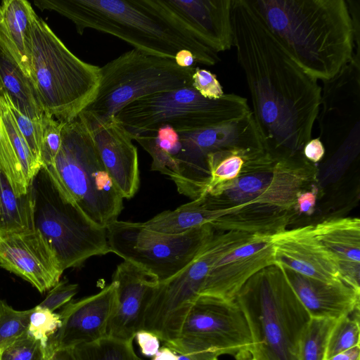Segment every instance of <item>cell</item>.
<instances>
[{"mask_svg":"<svg viewBox=\"0 0 360 360\" xmlns=\"http://www.w3.org/2000/svg\"><path fill=\"white\" fill-rule=\"evenodd\" d=\"M231 23L233 46L267 150L302 153L319 113L321 86L295 62L251 0H232Z\"/></svg>","mask_w":360,"mask_h":360,"instance_id":"cell-1","label":"cell"},{"mask_svg":"<svg viewBox=\"0 0 360 360\" xmlns=\"http://www.w3.org/2000/svg\"><path fill=\"white\" fill-rule=\"evenodd\" d=\"M295 62L313 78L333 79L354 52L345 0H251Z\"/></svg>","mask_w":360,"mask_h":360,"instance_id":"cell-2","label":"cell"},{"mask_svg":"<svg viewBox=\"0 0 360 360\" xmlns=\"http://www.w3.org/2000/svg\"><path fill=\"white\" fill-rule=\"evenodd\" d=\"M34 4L70 20L81 35L91 28L117 37L147 55L174 59L179 51L187 49L202 65L220 61L218 53L184 37L134 0H35Z\"/></svg>","mask_w":360,"mask_h":360,"instance_id":"cell-3","label":"cell"},{"mask_svg":"<svg viewBox=\"0 0 360 360\" xmlns=\"http://www.w3.org/2000/svg\"><path fill=\"white\" fill-rule=\"evenodd\" d=\"M235 301L250 333L255 360H298L299 342L311 316L281 266H268L250 277Z\"/></svg>","mask_w":360,"mask_h":360,"instance_id":"cell-4","label":"cell"},{"mask_svg":"<svg viewBox=\"0 0 360 360\" xmlns=\"http://www.w3.org/2000/svg\"><path fill=\"white\" fill-rule=\"evenodd\" d=\"M30 78L45 114L66 123L94 99L100 67L73 54L36 13L29 48Z\"/></svg>","mask_w":360,"mask_h":360,"instance_id":"cell-5","label":"cell"},{"mask_svg":"<svg viewBox=\"0 0 360 360\" xmlns=\"http://www.w3.org/2000/svg\"><path fill=\"white\" fill-rule=\"evenodd\" d=\"M44 169L92 223L106 229L117 219L123 198L103 165L89 126L79 115L64 123L60 149L53 164Z\"/></svg>","mask_w":360,"mask_h":360,"instance_id":"cell-6","label":"cell"},{"mask_svg":"<svg viewBox=\"0 0 360 360\" xmlns=\"http://www.w3.org/2000/svg\"><path fill=\"white\" fill-rule=\"evenodd\" d=\"M32 225L44 238L63 271L111 252L105 229L92 223L41 168L30 186Z\"/></svg>","mask_w":360,"mask_h":360,"instance_id":"cell-7","label":"cell"},{"mask_svg":"<svg viewBox=\"0 0 360 360\" xmlns=\"http://www.w3.org/2000/svg\"><path fill=\"white\" fill-rule=\"evenodd\" d=\"M195 68L133 49L100 67L96 94L79 115L88 121L105 122L136 99L191 86Z\"/></svg>","mask_w":360,"mask_h":360,"instance_id":"cell-8","label":"cell"},{"mask_svg":"<svg viewBox=\"0 0 360 360\" xmlns=\"http://www.w3.org/2000/svg\"><path fill=\"white\" fill-rule=\"evenodd\" d=\"M252 112L247 99L224 94L219 99L202 97L191 86L159 92L130 103L115 118L133 138L169 125L177 132L238 120Z\"/></svg>","mask_w":360,"mask_h":360,"instance_id":"cell-9","label":"cell"},{"mask_svg":"<svg viewBox=\"0 0 360 360\" xmlns=\"http://www.w3.org/2000/svg\"><path fill=\"white\" fill-rule=\"evenodd\" d=\"M319 169L302 153L278 155L266 151L248 163L221 193L205 196L207 207L224 209L262 204L294 209L297 195L315 186Z\"/></svg>","mask_w":360,"mask_h":360,"instance_id":"cell-10","label":"cell"},{"mask_svg":"<svg viewBox=\"0 0 360 360\" xmlns=\"http://www.w3.org/2000/svg\"><path fill=\"white\" fill-rule=\"evenodd\" d=\"M106 231L111 252L146 270L159 283L186 266L215 233L210 224L170 234L147 229L141 222L118 219Z\"/></svg>","mask_w":360,"mask_h":360,"instance_id":"cell-11","label":"cell"},{"mask_svg":"<svg viewBox=\"0 0 360 360\" xmlns=\"http://www.w3.org/2000/svg\"><path fill=\"white\" fill-rule=\"evenodd\" d=\"M176 354L212 352L249 360L252 340L237 302L199 295L188 311L177 338L164 344Z\"/></svg>","mask_w":360,"mask_h":360,"instance_id":"cell-12","label":"cell"},{"mask_svg":"<svg viewBox=\"0 0 360 360\" xmlns=\"http://www.w3.org/2000/svg\"><path fill=\"white\" fill-rule=\"evenodd\" d=\"M233 247L230 236L215 233L186 266L159 283L147 307L143 330L155 334L164 344L174 340L209 271Z\"/></svg>","mask_w":360,"mask_h":360,"instance_id":"cell-13","label":"cell"},{"mask_svg":"<svg viewBox=\"0 0 360 360\" xmlns=\"http://www.w3.org/2000/svg\"><path fill=\"white\" fill-rule=\"evenodd\" d=\"M178 134L179 175L174 184L179 193L192 200L205 195L210 179L208 155L235 147L266 148L252 112L233 122Z\"/></svg>","mask_w":360,"mask_h":360,"instance_id":"cell-14","label":"cell"},{"mask_svg":"<svg viewBox=\"0 0 360 360\" xmlns=\"http://www.w3.org/2000/svg\"><path fill=\"white\" fill-rule=\"evenodd\" d=\"M184 37L217 53L233 46L232 0H134Z\"/></svg>","mask_w":360,"mask_h":360,"instance_id":"cell-15","label":"cell"},{"mask_svg":"<svg viewBox=\"0 0 360 360\" xmlns=\"http://www.w3.org/2000/svg\"><path fill=\"white\" fill-rule=\"evenodd\" d=\"M0 267L27 281L40 293L54 287L64 271L44 238L34 228L0 232Z\"/></svg>","mask_w":360,"mask_h":360,"instance_id":"cell-16","label":"cell"},{"mask_svg":"<svg viewBox=\"0 0 360 360\" xmlns=\"http://www.w3.org/2000/svg\"><path fill=\"white\" fill-rule=\"evenodd\" d=\"M112 281L117 283V292L107 337L133 341L143 330L146 311L159 281L146 270L125 260L117 266Z\"/></svg>","mask_w":360,"mask_h":360,"instance_id":"cell-17","label":"cell"},{"mask_svg":"<svg viewBox=\"0 0 360 360\" xmlns=\"http://www.w3.org/2000/svg\"><path fill=\"white\" fill-rule=\"evenodd\" d=\"M273 236L255 235L245 243L224 254L209 271L199 295L233 301L247 281L261 269L274 264Z\"/></svg>","mask_w":360,"mask_h":360,"instance_id":"cell-18","label":"cell"},{"mask_svg":"<svg viewBox=\"0 0 360 360\" xmlns=\"http://www.w3.org/2000/svg\"><path fill=\"white\" fill-rule=\"evenodd\" d=\"M117 283L112 281L96 294L70 301L58 313L61 325L47 352L70 349L107 337L114 309Z\"/></svg>","mask_w":360,"mask_h":360,"instance_id":"cell-19","label":"cell"},{"mask_svg":"<svg viewBox=\"0 0 360 360\" xmlns=\"http://www.w3.org/2000/svg\"><path fill=\"white\" fill-rule=\"evenodd\" d=\"M100 156L108 175L122 197L133 198L140 185L139 157L131 134L114 117L105 122L88 121Z\"/></svg>","mask_w":360,"mask_h":360,"instance_id":"cell-20","label":"cell"},{"mask_svg":"<svg viewBox=\"0 0 360 360\" xmlns=\"http://www.w3.org/2000/svg\"><path fill=\"white\" fill-rule=\"evenodd\" d=\"M273 238L275 264L317 280L342 281L336 259L316 237L314 225L287 229Z\"/></svg>","mask_w":360,"mask_h":360,"instance_id":"cell-21","label":"cell"},{"mask_svg":"<svg viewBox=\"0 0 360 360\" xmlns=\"http://www.w3.org/2000/svg\"><path fill=\"white\" fill-rule=\"evenodd\" d=\"M282 268L311 318L338 320L359 308L360 291L343 281L326 282Z\"/></svg>","mask_w":360,"mask_h":360,"instance_id":"cell-22","label":"cell"},{"mask_svg":"<svg viewBox=\"0 0 360 360\" xmlns=\"http://www.w3.org/2000/svg\"><path fill=\"white\" fill-rule=\"evenodd\" d=\"M41 168L13 119L7 101L0 94V169L19 197L29 193Z\"/></svg>","mask_w":360,"mask_h":360,"instance_id":"cell-23","label":"cell"},{"mask_svg":"<svg viewBox=\"0 0 360 360\" xmlns=\"http://www.w3.org/2000/svg\"><path fill=\"white\" fill-rule=\"evenodd\" d=\"M318 240L336 259L342 281L360 291V219L338 217L314 225Z\"/></svg>","mask_w":360,"mask_h":360,"instance_id":"cell-24","label":"cell"},{"mask_svg":"<svg viewBox=\"0 0 360 360\" xmlns=\"http://www.w3.org/2000/svg\"><path fill=\"white\" fill-rule=\"evenodd\" d=\"M221 210V215L211 224L215 231L265 236H274L287 230L298 214L294 209L262 204H244Z\"/></svg>","mask_w":360,"mask_h":360,"instance_id":"cell-25","label":"cell"},{"mask_svg":"<svg viewBox=\"0 0 360 360\" xmlns=\"http://www.w3.org/2000/svg\"><path fill=\"white\" fill-rule=\"evenodd\" d=\"M34 13L26 0H4L0 3V49L29 77L30 32Z\"/></svg>","mask_w":360,"mask_h":360,"instance_id":"cell-26","label":"cell"},{"mask_svg":"<svg viewBox=\"0 0 360 360\" xmlns=\"http://www.w3.org/2000/svg\"><path fill=\"white\" fill-rule=\"evenodd\" d=\"M221 214V209L209 208L203 195L173 210L163 211L141 223L146 228L155 231L178 234L207 224H211Z\"/></svg>","mask_w":360,"mask_h":360,"instance_id":"cell-27","label":"cell"},{"mask_svg":"<svg viewBox=\"0 0 360 360\" xmlns=\"http://www.w3.org/2000/svg\"><path fill=\"white\" fill-rule=\"evenodd\" d=\"M266 150L262 148L235 147L208 155L206 162L210 179L205 195H218L240 176L248 163Z\"/></svg>","mask_w":360,"mask_h":360,"instance_id":"cell-28","label":"cell"},{"mask_svg":"<svg viewBox=\"0 0 360 360\" xmlns=\"http://www.w3.org/2000/svg\"><path fill=\"white\" fill-rule=\"evenodd\" d=\"M0 80L2 92L22 114L40 121L44 114L30 77L0 49Z\"/></svg>","mask_w":360,"mask_h":360,"instance_id":"cell-29","label":"cell"},{"mask_svg":"<svg viewBox=\"0 0 360 360\" xmlns=\"http://www.w3.org/2000/svg\"><path fill=\"white\" fill-rule=\"evenodd\" d=\"M134 139L151 156L150 169L167 175L174 183L179 175L177 157L181 143L178 132L165 125L155 132L136 135Z\"/></svg>","mask_w":360,"mask_h":360,"instance_id":"cell-30","label":"cell"},{"mask_svg":"<svg viewBox=\"0 0 360 360\" xmlns=\"http://www.w3.org/2000/svg\"><path fill=\"white\" fill-rule=\"evenodd\" d=\"M32 228L30 189L26 195L20 197L16 195L6 176L0 169V232Z\"/></svg>","mask_w":360,"mask_h":360,"instance_id":"cell-31","label":"cell"},{"mask_svg":"<svg viewBox=\"0 0 360 360\" xmlns=\"http://www.w3.org/2000/svg\"><path fill=\"white\" fill-rule=\"evenodd\" d=\"M75 360H142L135 352L133 341L105 337L72 349Z\"/></svg>","mask_w":360,"mask_h":360,"instance_id":"cell-32","label":"cell"},{"mask_svg":"<svg viewBox=\"0 0 360 360\" xmlns=\"http://www.w3.org/2000/svg\"><path fill=\"white\" fill-rule=\"evenodd\" d=\"M336 321L311 318L299 342L298 360H325L328 337Z\"/></svg>","mask_w":360,"mask_h":360,"instance_id":"cell-33","label":"cell"},{"mask_svg":"<svg viewBox=\"0 0 360 360\" xmlns=\"http://www.w3.org/2000/svg\"><path fill=\"white\" fill-rule=\"evenodd\" d=\"M359 308L337 320L328 337L325 360L359 345Z\"/></svg>","mask_w":360,"mask_h":360,"instance_id":"cell-34","label":"cell"},{"mask_svg":"<svg viewBox=\"0 0 360 360\" xmlns=\"http://www.w3.org/2000/svg\"><path fill=\"white\" fill-rule=\"evenodd\" d=\"M60 325L58 313L37 305L32 308L27 333L40 344L46 354Z\"/></svg>","mask_w":360,"mask_h":360,"instance_id":"cell-35","label":"cell"},{"mask_svg":"<svg viewBox=\"0 0 360 360\" xmlns=\"http://www.w3.org/2000/svg\"><path fill=\"white\" fill-rule=\"evenodd\" d=\"M32 309L17 310L0 300V348H4L27 334Z\"/></svg>","mask_w":360,"mask_h":360,"instance_id":"cell-36","label":"cell"},{"mask_svg":"<svg viewBox=\"0 0 360 360\" xmlns=\"http://www.w3.org/2000/svg\"><path fill=\"white\" fill-rule=\"evenodd\" d=\"M39 160L41 167H50L60 149L64 123L44 114L41 121Z\"/></svg>","mask_w":360,"mask_h":360,"instance_id":"cell-37","label":"cell"},{"mask_svg":"<svg viewBox=\"0 0 360 360\" xmlns=\"http://www.w3.org/2000/svg\"><path fill=\"white\" fill-rule=\"evenodd\" d=\"M45 352L27 333L1 349L0 360H42Z\"/></svg>","mask_w":360,"mask_h":360,"instance_id":"cell-38","label":"cell"},{"mask_svg":"<svg viewBox=\"0 0 360 360\" xmlns=\"http://www.w3.org/2000/svg\"><path fill=\"white\" fill-rule=\"evenodd\" d=\"M3 93L7 101L8 107L11 111L19 131L22 135L35 158L40 162L39 149L41 134V120L40 121H34L26 117L13 105L5 93Z\"/></svg>","mask_w":360,"mask_h":360,"instance_id":"cell-39","label":"cell"},{"mask_svg":"<svg viewBox=\"0 0 360 360\" xmlns=\"http://www.w3.org/2000/svg\"><path fill=\"white\" fill-rule=\"evenodd\" d=\"M191 86L202 97L208 99H219L224 94L216 75L205 69L195 68Z\"/></svg>","mask_w":360,"mask_h":360,"instance_id":"cell-40","label":"cell"},{"mask_svg":"<svg viewBox=\"0 0 360 360\" xmlns=\"http://www.w3.org/2000/svg\"><path fill=\"white\" fill-rule=\"evenodd\" d=\"M78 290V284L70 283L67 279L60 280L38 305L55 311L70 302Z\"/></svg>","mask_w":360,"mask_h":360,"instance_id":"cell-41","label":"cell"},{"mask_svg":"<svg viewBox=\"0 0 360 360\" xmlns=\"http://www.w3.org/2000/svg\"><path fill=\"white\" fill-rule=\"evenodd\" d=\"M319 191L316 186L297 195L294 210L297 214L311 215L314 212Z\"/></svg>","mask_w":360,"mask_h":360,"instance_id":"cell-42","label":"cell"},{"mask_svg":"<svg viewBox=\"0 0 360 360\" xmlns=\"http://www.w3.org/2000/svg\"><path fill=\"white\" fill-rule=\"evenodd\" d=\"M135 338L141 353L146 356H153L160 349V340L153 333L142 330L139 331Z\"/></svg>","mask_w":360,"mask_h":360,"instance_id":"cell-43","label":"cell"},{"mask_svg":"<svg viewBox=\"0 0 360 360\" xmlns=\"http://www.w3.org/2000/svg\"><path fill=\"white\" fill-rule=\"evenodd\" d=\"M326 153L325 147L320 139H311L304 146L302 154L310 162L316 164L320 162Z\"/></svg>","mask_w":360,"mask_h":360,"instance_id":"cell-44","label":"cell"},{"mask_svg":"<svg viewBox=\"0 0 360 360\" xmlns=\"http://www.w3.org/2000/svg\"><path fill=\"white\" fill-rule=\"evenodd\" d=\"M177 360H218L219 355L212 352H198L187 354H176Z\"/></svg>","mask_w":360,"mask_h":360,"instance_id":"cell-45","label":"cell"},{"mask_svg":"<svg viewBox=\"0 0 360 360\" xmlns=\"http://www.w3.org/2000/svg\"><path fill=\"white\" fill-rule=\"evenodd\" d=\"M174 61L176 65L181 68L193 67L195 62L193 54L187 49H181L179 51L174 57Z\"/></svg>","mask_w":360,"mask_h":360,"instance_id":"cell-46","label":"cell"},{"mask_svg":"<svg viewBox=\"0 0 360 360\" xmlns=\"http://www.w3.org/2000/svg\"><path fill=\"white\" fill-rule=\"evenodd\" d=\"M326 360H360V347L355 346Z\"/></svg>","mask_w":360,"mask_h":360,"instance_id":"cell-47","label":"cell"},{"mask_svg":"<svg viewBox=\"0 0 360 360\" xmlns=\"http://www.w3.org/2000/svg\"><path fill=\"white\" fill-rule=\"evenodd\" d=\"M42 360H75L72 349L53 350L47 354Z\"/></svg>","mask_w":360,"mask_h":360,"instance_id":"cell-48","label":"cell"},{"mask_svg":"<svg viewBox=\"0 0 360 360\" xmlns=\"http://www.w3.org/2000/svg\"><path fill=\"white\" fill-rule=\"evenodd\" d=\"M152 360H177V357L174 351L164 345L153 356Z\"/></svg>","mask_w":360,"mask_h":360,"instance_id":"cell-49","label":"cell"},{"mask_svg":"<svg viewBox=\"0 0 360 360\" xmlns=\"http://www.w3.org/2000/svg\"><path fill=\"white\" fill-rule=\"evenodd\" d=\"M1 92H2V86H1V80H0V94Z\"/></svg>","mask_w":360,"mask_h":360,"instance_id":"cell-50","label":"cell"},{"mask_svg":"<svg viewBox=\"0 0 360 360\" xmlns=\"http://www.w3.org/2000/svg\"><path fill=\"white\" fill-rule=\"evenodd\" d=\"M249 360H255L253 358H250Z\"/></svg>","mask_w":360,"mask_h":360,"instance_id":"cell-51","label":"cell"},{"mask_svg":"<svg viewBox=\"0 0 360 360\" xmlns=\"http://www.w3.org/2000/svg\"><path fill=\"white\" fill-rule=\"evenodd\" d=\"M1 349H2V348H0V352H1Z\"/></svg>","mask_w":360,"mask_h":360,"instance_id":"cell-52","label":"cell"}]
</instances>
